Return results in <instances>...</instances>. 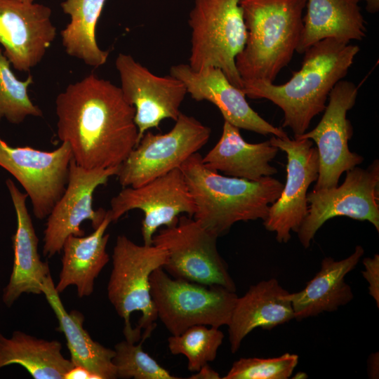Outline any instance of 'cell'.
<instances>
[{
  "label": "cell",
  "mask_w": 379,
  "mask_h": 379,
  "mask_svg": "<svg viewBox=\"0 0 379 379\" xmlns=\"http://www.w3.org/2000/svg\"><path fill=\"white\" fill-rule=\"evenodd\" d=\"M55 105L58 138L83 168L119 167L138 144L135 108L120 87L95 74L68 85Z\"/></svg>",
  "instance_id": "cell-1"
},
{
  "label": "cell",
  "mask_w": 379,
  "mask_h": 379,
  "mask_svg": "<svg viewBox=\"0 0 379 379\" xmlns=\"http://www.w3.org/2000/svg\"><path fill=\"white\" fill-rule=\"evenodd\" d=\"M359 50L356 44L335 39L321 40L302 53L300 69L285 84L246 82L241 90L249 98L266 99L280 107L282 127L299 136L325 109L330 92L345 77Z\"/></svg>",
  "instance_id": "cell-2"
},
{
  "label": "cell",
  "mask_w": 379,
  "mask_h": 379,
  "mask_svg": "<svg viewBox=\"0 0 379 379\" xmlns=\"http://www.w3.org/2000/svg\"><path fill=\"white\" fill-rule=\"evenodd\" d=\"M195 204L193 218L218 237L239 222L264 220L284 184L267 176L258 180L222 175L197 152L180 167Z\"/></svg>",
  "instance_id": "cell-3"
},
{
  "label": "cell",
  "mask_w": 379,
  "mask_h": 379,
  "mask_svg": "<svg viewBox=\"0 0 379 379\" xmlns=\"http://www.w3.org/2000/svg\"><path fill=\"white\" fill-rule=\"evenodd\" d=\"M246 40L235 65L243 83H274L291 62L303 27L306 0H239Z\"/></svg>",
  "instance_id": "cell-4"
},
{
  "label": "cell",
  "mask_w": 379,
  "mask_h": 379,
  "mask_svg": "<svg viewBox=\"0 0 379 379\" xmlns=\"http://www.w3.org/2000/svg\"><path fill=\"white\" fill-rule=\"evenodd\" d=\"M167 251L155 245H138L125 235L117 238L107 296L124 321L125 340L149 338L156 327L157 312L150 293L149 278L167 261Z\"/></svg>",
  "instance_id": "cell-5"
},
{
  "label": "cell",
  "mask_w": 379,
  "mask_h": 379,
  "mask_svg": "<svg viewBox=\"0 0 379 379\" xmlns=\"http://www.w3.org/2000/svg\"><path fill=\"white\" fill-rule=\"evenodd\" d=\"M194 70L208 67L220 69L235 87L244 83L235 65L246 40V29L239 0H194L189 15Z\"/></svg>",
  "instance_id": "cell-6"
},
{
  "label": "cell",
  "mask_w": 379,
  "mask_h": 379,
  "mask_svg": "<svg viewBox=\"0 0 379 379\" xmlns=\"http://www.w3.org/2000/svg\"><path fill=\"white\" fill-rule=\"evenodd\" d=\"M149 283L157 319L173 335L197 325L227 326L238 298L221 286L173 278L162 267L153 271Z\"/></svg>",
  "instance_id": "cell-7"
},
{
  "label": "cell",
  "mask_w": 379,
  "mask_h": 379,
  "mask_svg": "<svg viewBox=\"0 0 379 379\" xmlns=\"http://www.w3.org/2000/svg\"><path fill=\"white\" fill-rule=\"evenodd\" d=\"M218 237L189 215L154 234L152 244L167 251L163 270L171 277L236 292V284L217 248Z\"/></svg>",
  "instance_id": "cell-8"
},
{
  "label": "cell",
  "mask_w": 379,
  "mask_h": 379,
  "mask_svg": "<svg viewBox=\"0 0 379 379\" xmlns=\"http://www.w3.org/2000/svg\"><path fill=\"white\" fill-rule=\"evenodd\" d=\"M173 127L164 134L147 131L119 167L123 187H140L181 165L208 141L211 130L180 112Z\"/></svg>",
  "instance_id": "cell-9"
},
{
  "label": "cell",
  "mask_w": 379,
  "mask_h": 379,
  "mask_svg": "<svg viewBox=\"0 0 379 379\" xmlns=\"http://www.w3.org/2000/svg\"><path fill=\"white\" fill-rule=\"evenodd\" d=\"M379 161L366 168L357 166L346 171L345 180L333 188L307 193V213L298 232L300 242L310 247L317 231L328 220L346 216L368 221L379 232Z\"/></svg>",
  "instance_id": "cell-10"
},
{
  "label": "cell",
  "mask_w": 379,
  "mask_h": 379,
  "mask_svg": "<svg viewBox=\"0 0 379 379\" xmlns=\"http://www.w3.org/2000/svg\"><path fill=\"white\" fill-rule=\"evenodd\" d=\"M359 87L347 80L339 81L328 95L321 119L309 132L295 137L314 141L319 156V175L314 190L338 185L341 175L361 164L364 157L350 150L353 128L347 113L355 105Z\"/></svg>",
  "instance_id": "cell-11"
},
{
  "label": "cell",
  "mask_w": 379,
  "mask_h": 379,
  "mask_svg": "<svg viewBox=\"0 0 379 379\" xmlns=\"http://www.w3.org/2000/svg\"><path fill=\"white\" fill-rule=\"evenodd\" d=\"M72 159L67 142L47 152L30 147H13L0 138V166L21 184L39 220L48 216L64 193Z\"/></svg>",
  "instance_id": "cell-12"
},
{
  "label": "cell",
  "mask_w": 379,
  "mask_h": 379,
  "mask_svg": "<svg viewBox=\"0 0 379 379\" xmlns=\"http://www.w3.org/2000/svg\"><path fill=\"white\" fill-rule=\"evenodd\" d=\"M112 222L133 209L144 213L141 232L145 245H152L159 227L176 223L181 213L193 217L196 208L180 168L138 187H125L110 201Z\"/></svg>",
  "instance_id": "cell-13"
},
{
  "label": "cell",
  "mask_w": 379,
  "mask_h": 379,
  "mask_svg": "<svg viewBox=\"0 0 379 379\" xmlns=\"http://www.w3.org/2000/svg\"><path fill=\"white\" fill-rule=\"evenodd\" d=\"M115 67L124 100L135 108L138 144L143 135L165 119L175 121L186 94L185 84L172 75L158 76L131 55L119 53ZM137 144V145H138Z\"/></svg>",
  "instance_id": "cell-14"
},
{
  "label": "cell",
  "mask_w": 379,
  "mask_h": 379,
  "mask_svg": "<svg viewBox=\"0 0 379 379\" xmlns=\"http://www.w3.org/2000/svg\"><path fill=\"white\" fill-rule=\"evenodd\" d=\"M270 141L286 154L287 175L282 191L270 206L263 225L276 234L279 243H287L291 232H298L307 213V190L319 175L318 152L310 139L291 140L272 135Z\"/></svg>",
  "instance_id": "cell-15"
},
{
  "label": "cell",
  "mask_w": 379,
  "mask_h": 379,
  "mask_svg": "<svg viewBox=\"0 0 379 379\" xmlns=\"http://www.w3.org/2000/svg\"><path fill=\"white\" fill-rule=\"evenodd\" d=\"M119 167L87 169L72 159L65 190L47 217L44 256L51 258L60 253L69 236H84V231L80 227L84 221L90 220L94 230L99 227L107 211L101 208L93 209V193L98 186L105 185L110 177L117 175Z\"/></svg>",
  "instance_id": "cell-16"
},
{
  "label": "cell",
  "mask_w": 379,
  "mask_h": 379,
  "mask_svg": "<svg viewBox=\"0 0 379 379\" xmlns=\"http://www.w3.org/2000/svg\"><path fill=\"white\" fill-rule=\"evenodd\" d=\"M49 7L20 0H0V44L4 55L20 72L44 58L56 36Z\"/></svg>",
  "instance_id": "cell-17"
},
{
  "label": "cell",
  "mask_w": 379,
  "mask_h": 379,
  "mask_svg": "<svg viewBox=\"0 0 379 379\" xmlns=\"http://www.w3.org/2000/svg\"><path fill=\"white\" fill-rule=\"evenodd\" d=\"M170 74L185 84L192 98L211 102L220 111L224 121L239 129L281 138L288 137L281 127L273 126L254 111L243 91L232 85L220 69L208 67L194 70L188 64H178L171 67Z\"/></svg>",
  "instance_id": "cell-18"
},
{
  "label": "cell",
  "mask_w": 379,
  "mask_h": 379,
  "mask_svg": "<svg viewBox=\"0 0 379 379\" xmlns=\"http://www.w3.org/2000/svg\"><path fill=\"white\" fill-rule=\"evenodd\" d=\"M6 184L17 216L13 236V266L2 297L6 305L11 307L22 293L41 294L44 281L51 274L48 263L41 260L38 252L39 239L26 206L27 195L12 180H6Z\"/></svg>",
  "instance_id": "cell-19"
},
{
  "label": "cell",
  "mask_w": 379,
  "mask_h": 379,
  "mask_svg": "<svg viewBox=\"0 0 379 379\" xmlns=\"http://www.w3.org/2000/svg\"><path fill=\"white\" fill-rule=\"evenodd\" d=\"M290 292L272 278L249 287L238 297L228 326L230 350L237 352L243 340L255 328L270 330L294 319Z\"/></svg>",
  "instance_id": "cell-20"
},
{
  "label": "cell",
  "mask_w": 379,
  "mask_h": 379,
  "mask_svg": "<svg viewBox=\"0 0 379 379\" xmlns=\"http://www.w3.org/2000/svg\"><path fill=\"white\" fill-rule=\"evenodd\" d=\"M364 254V248L358 245L350 256L343 260L324 258L319 271L305 288L288 294L294 319L300 321L324 312H333L352 301L354 294L345 278L356 267Z\"/></svg>",
  "instance_id": "cell-21"
},
{
  "label": "cell",
  "mask_w": 379,
  "mask_h": 379,
  "mask_svg": "<svg viewBox=\"0 0 379 379\" xmlns=\"http://www.w3.org/2000/svg\"><path fill=\"white\" fill-rule=\"evenodd\" d=\"M279 150L270 140L259 143L245 141L239 128L224 121L218 142L202 161L209 168L226 175L258 180L277 173L270 163Z\"/></svg>",
  "instance_id": "cell-22"
},
{
  "label": "cell",
  "mask_w": 379,
  "mask_h": 379,
  "mask_svg": "<svg viewBox=\"0 0 379 379\" xmlns=\"http://www.w3.org/2000/svg\"><path fill=\"white\" fill-rule=\"evenodd\" d=\"M359 0H306L307 11L296 52L302 54L316 43L335 39L350 44L366 36V21Z\"/></svg>",
  "instance_id": "cell-23"
},
{
  "label": "cell",
  "mask_w": 379,
  "mask_h": 379,
  "mask_svg": "<svg viewBox=\"0 0 379 379\" xmlns=\"http://www.w3.org/2000/svg\"><path fill=\"white\" fill-rule=\"evenodd\" d=\"M111 222L107 211L102 222L91 234L70 235L66 239L62 248V269L55 286L59 293L70 286L77 287L80 298L93 293L95 280L109 260L106 251L109 234L105 232Z\"/></svg>",
  "instance_id": "cell-24"
},
{
  "label": "cell",
  "mask_w": 379,
  "mask_h": 379,
  "mask_svg": "<svg viewBox=\"0 0 379 379\" xmlns=\"http://www.w3.org/2000/svg\"><path fill=\"white\" fill-rule=\"evenodd\" d=\"M46 298L58 321L57 330L63 333L74 366H81L95 375L97 379L117 378L112 362L115 352L93 340L84 328V317L75 310L68 312L65 308L52 277L48 275L42 286Z\"/></svg>",
  "instance_id": "cell-25"
},
{
  "label": "cell",
  "mask_w": 379,
  "mask_h": 379,
  "mask_svg": "<svg viewBox=\"0 0 379 379\" xmlns=\"http://www.w3.org/2000/svg\"><path fill=\"white\" fill-rule=\"evenodd\" d=\"M17 364L34 379H65L74 366L62 354L58 340H46L20 331L10 338L0 333V368Z\"/></svg>",
  "instance_id": "cell-26"
},
{
  "label": "cell",
  "mask_w": 379,
  "mask_h": 379,
  "mask_svg": "<svg viewBox=\"0 0 379 379\" xmlns=\"http://www.w3.org/2000/svg\"><path fill=\"white\" fill-rule=\"evenodd\" d=\"M107 0H65L61 3L63 12L70 22L61 31L62 42L66 53L89 66L103 65L108 51L98 46L95 27Z\"/></svg>",
  "instance_id": "cell-27"
},
{
  "label": "cell",
  "mask_w": 379,
  "mask_h": 379,
  "mask_svg": "<svg viewBox=\"0 0 379 379\" xmlns=\"http://www.w3.org/2000/svg\"><path fill=\"white\" fill-rule=\"evenodd\" d=\"M223 339L219 328L197 325L179 335H171L168 338V347L172 354L186 357L188 370L197 372L215 360Z\"/></svg>",
  "instance_id": "cell-28"
},
{
  "label": "cell",
  "mask_w": 379,
  "mask_h": 379,
  "mask_svg": "<svg viewBox=\"0 0 379 379\" xmlns=\"http://www.w3.org/2000/svg\"><path fill=\"white\" fill-rule=\"evenodd\" d=\"M10 65L0 48V120L6 118L18 124L28 116L42 117V111L28 95L27 89L33 83V77L29 74L25 81L18 80Z\"/></svg>",
  "instance_id": "cell-29"
},
{
  "label": "cell",
  "mask_w": 379,
  "mask_h": 379,
  "mask_svg": "<svg viewBox=\"0 0 379 379\" xmlns=\"http://www.w3.org/2000/svg\"><path fill=\"white\" fill-rule=\"evenodd\" d=\"M147 339L142 335L138 344L126 340L114 345L112 362L116 368L117 378L124 379H178L162 367L142 349Z\"/></svg>",
  "instance_id": "cell-30"
},
{
  "label": "cell",
  "mask_w": 379,
  "mask_h": 379,
  "mask_svg": "<svg viewBox=\"0 0 379 379\" xmlns=\"http://www.w3.org/2000/svg\"><path fill=\"white\" fill-rule=\"evenodd\" d=\"M295 354L284 353L272 358H240L223 379H288L298 364Z\"/></svg>",
  "instance_id": "cell-31"
},
{
  "label": "cell",
  "mask_w": 379,
  "mask_h": 379,
  "mask_svg": "<svg viewBox=\"0 0 379 379\" xmlns=\"http://www.w3.org/2000/svg\"><path fill=\"white\" fill-rule=\"evenodd\" d=\"M364 270L362 276L368 284V293L374 299L377 307H379V255L375 254L372 258H364Z\"/></svg>",
  "instance_id": "cell-32"
},
{
  "label": "cell",
  "mask_w": 379,
  "mask_h": 379,
  "mask_svg": "<svg viewBox=\"0 0 379 379\" xmlns=\"http://www.w3.org/2000/svg\"><path fill=\"white\" fill-rule=\"evenodd\" d=\"M97 379L96 376L86 368L74 366L65 375V379Z\"/></svg>",
  "instance_id": "cell-33"
},
{
  "label": "cell",
  "mask_w": 379,
  "mask_h": 379,
  "mask_svg": "<svg viewBox=\"0 0 379 379\" xmlns=\"http://www.w3.org/2000/svg\"><path fill=\"white\" fill-rule=\"evenodd\" d=\"M189 378L192 379H219L221 378L220 374L213 370L207 364L202 366L198 371L195 372Z\"/></svg>",
  "instance_id": "cell-34"
},
{
  "label": "cell",
  "mask_w": 379,
  "mask_h": 379,
  "mask_svg": "<svg viewBox=\"0 0 379 379\" xmlns=\"http://www.w3.org/2000/svg\"><path fill=\"white\" fill-rule=\"evenodd\" d=\"M368 370L369 377L372 378H378V353H373L370 355L368 361Z\"/></svg>",
  "instance_id": "cell-35"
},
{
  "label": "cell",
  "mask_w": 379,
  "mask_h": 379,
  "mask_svg": "<svg viewBox=\"0 0 379 379\" xmlns=\"http://www.w3.org/2000/svg\"><path fill=\"white\" fill-rule=\"evenodd\" d=\"M366 3V10L371 14L377 13L379 11V0H359Z\"/></svg>",
  "instance_id": "cell-36"
},
{
  "label": "cell",
  "mask_w": 379,
  "mask_h": 379,
  "mask_svg": "<svg viewBox=\"0 0 379 379\" xmlns=\"http://www.w3.org/2000/svg\"><path fill=\"white\" fill-rule=\"evenodd\" d=\"M308 378V375H307L305 373L302 372V371L298 372V373L293 377V378H298V379H299V378H302V379L304 378V379H305V378Z\"/></svg>",
  "instance_id": "cell-37"
},
{
  "label": "cell",
  "mask_w": 379,
  "mask_h": 379,
  "mask_svg": "<svg viewBox=\"0 0 379 379\" xmlns=\"http://www.w3.org/2000/svg\"><path fill=\"white\" fill-rule=\"evenodd\" d=\"M20 1H25V2H34L36 0H20Z\"/></svg>",
  "instance_id": "cell-38"
}]
</instances>
